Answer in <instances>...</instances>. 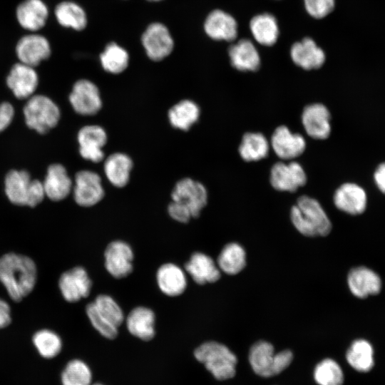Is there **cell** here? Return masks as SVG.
Listing matches in <instances>:
<instances>
[{
  "instance_id": "cell-46",
  "label": "cell",
  "mask_w": 385,
  "mask_h": 385,
  "mask_svg": "<svg viewBox=\"0 0 385 385\" xmlns=\"http://www.w3.org/2000/svg\"><path fill=\"white\" fill-rule=\"evenodd\" d=\"M374 180L378 189L385 194V163H382L376 168L374 173Z\"/></svg>"
},
{
  "instance_id": "cell-22",
  "label": "cell",
  "mask_w": 385,
  "mask_h": 385,
  "mask_svg": "<svg viewBox=\"0 0 385 385\" xmlns=\"http://www.w3.org/2000/svg\"><path fill=\"white\" fill-rule=\"evenodd\" d=\"M236 20L228 13L216 9L207 16L204 29L207 35L217 41H234L238 34Z\"/></svg>"
},
{
  "instance_id": "cell-16",
  "label": "cell",
  "mask_w": 385,
  "mask_h": 385,
  "mask_svg": "<svg viewBox=\"0 0 385 385\" xmlns=\"http://www.w3.org/2000/svg\"><path fill=\"white\" fill-rule=\"evenodd\" d=\"M105 267L113 277L120 279L133 270V252L130 246L120 240L111 242L104 253Z\"/></svg>"
},
{
  "instance_id": "cell-28",
  "label": "cell",
  "mask_w": 385,
  "mask_h": 385,
  "mask_svg": "<svg viewBox=\"0 0 385 385\" xmlns=\"http://www.w3.org/2000/svg\"><path fill=\"white\" fill-rule=\"evenodd\" d=\"M155 314L145 307L132 309L126 318L128 332L141 340L149 341L155 336Z\"/></svg>"
},
{
  "instance_id": "cell-4",
  "label": "cell",
  "mask_w": 385,
  "mask_h": 385,
  "mask_svg": "<svg viewBox=\"0 0 385 385\" xmlns=\"http://www.w3.org/2000/svg\"><path fill=\"white\" fill-rule=\"evenodd\" d=\"M5 192L14 205L36 207L45 196L43 183L26 170H10L5 178Z\"/></svg>"
},
{
  "instance_id": "cell-17",
  "label": "cell",
  "mask_w": 385,
  "mask_h": 385,
  "mask_svg": "<svg viewBox=\"0 0 385 385\" xmlns=\"http://www.w3.org/2000/svg\"><path fill=\"white\" fill-rule=\"evenodd\" d=\"M91 284L87 272L82 267H76L63 272L58 281L61 294L68 302H76L87 297L90 294Z\"/></svg>"
},
{
  "instance_id": "cell-38",
  "label": "cell",
  "mask_w": 385,
  "mask_h": 385,
  "mask_svg": "<svg viewBox=\"0 0 385 385\" xmlns=\"http://www.w3.org/2000/svg\"><path fill=\"white\" fill-rule=\"evenodd\" d=\"M33 343L39 354L46 359L56 356L62 349V341L60 337L48 329H42L36 332L33 337Z\"/></svg>"
},
{
  "instance_id": "cell-44",
  "label": "cell",
  "mask_w": 385,
  "mask_h": 385,
  "mask_svg": "<svg viewBox=\"0 0 385 385\" xmlns=\"http://www.w3.org/2000/svg\"><path fill=\"white\" fill-rule=\"evenodd\" d=\"M14 115V109L9 102L0 104V133L5 130L11 123Z\"/></svg>"
},
{
  "instance_id": "cell-43",
  "label": "cell",
  "mask_w": 385,
  "mask_h": 385,
  "mask_svg": "<svg viewBox=\"0 0 385 385\" xmlns=\"http://www.w3.org/2000/svg\"><path fill=\"white\" fill-rule=\"evenodd\" d=\"M169 215L175 221L186 223L192 217L190 211L183 204L173 201L168 207Z\"/></svg>"
},
{
  "instance_id": "cell-47",
  "label": "cell",
  "mask_w": 385,
  "mask_h": 385,
  "mask_svg": "<svg viewBox=\"0 0 385 385\" xmlns=\"http://www.w3.org/2000/svg\"><path fill=\"white\" fill-rule=\"evenodd\" d=\"M148 1H161V0H148Z\"/></svg>"
},
{
  "instance_id": "cell-40",
  "label": "cell",
  "mask_w": 385,
  "mask_h": 385,
  "mask_svg": "<svg viewBox=\"0 0 385 385\" xmlns=\"http://www.w3.org/2000/svg\"><path fill=\"white\" fill-rule=\"evenodd\" d=\"M98 313L110 324L118 328L124 321L123 310L109 295L100 294L93 302Z\"/></svg>"
},
{
  "instance_id": "cell-41",
  "label": "cell",
  "mask_w": 385,
  "mask_h": 385,
  "mask_svg": "<svg viewBox=\"0 0 385 385\" xmlns=\"http://www.w3.org/2000/svg\"><path fill=\"white\" fill-rule=\"evenodd\" d=\"M87 316L93 327L104 337L113 339L118 335V327L107 322L97 311L93 302L86 308Z\"/></svg>"
},
{
  "instance_id": "cell-31",
  "label": "cell",
  "mask_w": 385,
  "mask_h": 385,
  "mask_svg": "<svg viewBox=\"0 0 385 385\" xmlns=\"http://www.w3.org/2000/svg\"><path fill=\"white\" fill-rule=\"evenodd\" d=\"M270 148V143L262 133L247 132L242 138L238 152L242 160L252 162L266 158Z\"/></svg>"
},
{
  "instance_id": "cell-23",
  "label": "cell",
  "mask_w": 385,
  "mask_h": 385,
  "mask_svg": "<svg viewBox=\"0 0 385 385\" xmlns=\"http://www.w3.org/2000/svg\"><path fill=\"white\" fill-rule=\"evenodd\" d=\"M16 15L23 29L36 32L45 26L48 9L42 0H24L18 5Z\"/></svg>"
},
{
  "instance_id": "cell-48",
  "label": "cell",
  "mask_w": 385,
  "mask_h": 385,
  "mask_svg": "<svg viewBox=\"0 0 385 385\" xmlns=\"http://www.w3.org/2000/svg\"><path fill=\"white\" fill-rule=\"evenodd\" d=\"M93 385H103V384H94Z\"/></svg>"
},
{
  "instance_id": "cell-9",
  "label": "cell",
  "mask_w": 385,
  "mask_h": 385,
  "mask_svg": "<svg viewBox=\"0 0 385 385\" xmlns=\"http://www.w3.org/2000/svg\"><path fill=\"white\" fill-rule=\"evenodd\" d=\"M142 43L148 56L153 61H161L173 49V39L168 28L161 23L148 26L142 36Z\"/></svg>"
},
{
  "instance_id": "cell-20",
  "label": "cell",
  "mask_w": 385,
  "mask_h": 385,
  "mask_svg": "<svg viewBox=\"0 0 385 385\" xmlns=\"http://www.w3.org/2000/svg\"><path fill=\"white\" fill-rule=\"evenodd\" d=\"M6 83L17 98L23 99L30 97L35 91L38 78L34 67L20 62L11 68Z\"/></svg>"
},
{
  "instance_id": "cell-30",
  "label": "cell",
  "mask_w": 385,
  "mask_h": 385,
  "mask_svg": "<svg viewBox=\"0 0 385 385\" xmlns=\"http://www.w3.org/2000/svg\"><path fill=\"white\" fill-rule=\"evenodd\" d=\"M133 168L131 158L121 153H113L105 161L104 172L112 185L118 188L125 186Z\"/></svg>"
},
{
  "instance_id": "cell-39",
  "label": "cell",
  "mask_w": 385,
  "mask_h": 385,
  "mask_svg": "<svg viewBox=\"0 0 385 385\" xmlns=\"http://www.w3.org/2000/svg\"><path fill=\"white\" fill-rule=\"evenodd\" d=\"M314 377L319 385H342L344 374L339 364L332 359H324L315 367Z\"/></svg>"
},
{
  "instance_id": "cell-3",
  "label": "cell",
  "mask_w": 385,
  "mask_h": 385,
  "mask_svg": "<svg viewBox=\"0 0 385 385\" xmlns=\"http://www.w3.org/2000/svg\"><path fill=\"white\" fill-rule=\"evenodd\" d=\"M194 355L218 380H226L235 374L237 359L227 346L221 343L205 342L195 350Z\"/></svg>"
},
{
  "instance_id": "cell-27",
  "label": "cell",
  "mask_w": 385,
  "mask_h": 385,
  "mask_svg": "<svg viewBox=\"0 0 385 385\" xmlns=\"http://www.w3.org/2000/svg\"><path fill=\"white\" fill-rule=\"evenodd\" d=\"M156 281L160 291L169 297L180 295L187 287L185 273L173 263H166L158 268Z\"/></svg>"
},
{
  "instance_id": "cell-24",
  "label": "cell",
  "mask_w": 385,
  "mask_h": 385,
  "mask_svg": "<svg viewBox=\"0 0 385 385\" xmlns=\"http://www.w3.org/2000/svg\"><path fill=\"white\" fill-rule=\"evenodd\" d=\"M185 269L198 284L215 282L221 275V271L213 259L200 252L191 255L185 265Z\"/></svg>"
},
{
  "instance_id": "cell-32",
  "label": "cell",
  "mask_w": 385,
  "mask_h": 385,
  "mask_svg": "<svg viewBox=\"0 0 385 385\" xmlns=\"http://www.w3.org/2000/svg\"><path fill=\"white\" fill-rule=\"evenodd\" d=\"M220 270L229 275L240 273L246 266V252L237 242H230L224 246L217 259Z\"/></svg>"
},
{
  "instance_id": "cell-13",
  "label": "cell",
  "mask_w": 385,
  "mask_h": 385,
  "mask_svg": "<svg viewBox=\"0 0 385 385\" xmlns=\"http://www.w3.org/2000/svg\"><path fill=\"white\" fill-rule=\"evenodd\" d=\"M301 120L306 133L310 138L324 140L329 136L332 130L331 114L324 104L316 103L305 106Z\"/></svg>"
},
{
  "instance_id": "cell-29",
  "label": "cell",
  "mask_w": 385,
  "mask_h": 385,
  "mask_svg": "<svg viewBox=\"0 0 385 385\" xmlns=\"http://www.w3.org/2000/svg\"><path fill=\"white\" fill-rule=\"evenodd\" d=\"M250 29L255 41L266 46H273L279 35L276 18L268 13L255 16L250 22Z\"/></svg>"
},
{
  "instance_id": "cell-37",
  "label": "cell",
  "mask_w": 385,
  "mask_h": 385,
  "mask_svg": "<svg viewBox=\"0 0 385 385\" xmlns=\"http://www.w3.org/2000/svg\"><path fill=\"white\" fill-rule=\"evenodd\" d=\"M61 379L62 385H91L92 373L84 361L73 359L65 366Z\"/></svg>"
},
{
  "instance_id": "cell-15",
  "label": "cell",
  "mask_w": 385,
  "mask_h": 385,
  "mask_svg": "<svg viewBox=\"0 0 385 385\" xmlns=\"http://www.w3.org/2000/svg\"><path fill=\"white\" fill-rule=\"evenodd\" d=\"M347 285L351 293L359 299L379 294L382 287L380 276L366 266L351 269L347 274Z\"/></svg>"
},
{
  "instance_id": "cell-5",
  "label": "cell",
  "mask_w": 385,
  "mask_h": 385,
  "mask_svg": "<svg viewBox=\"0 0 385 385\" xmlns=\"http://www.w3.org/2000/svg\"><path fill=\"white\" fill-rule=\"evenodd\" d=\"M293 359L290 350L275 353L272 344L266 341L255 343L249 352V361L253 371L262 377L279 374L289 366Z\"/></svg>"
},
{
  "instance_id": "cell-35",
  "label": "cell",
  "mask_w": 385,
  "mask_h": 385,
  "mask_svg": "<svg viewBox=\"0 0 385 385\" xmlns=\"http://www.w3.org/2000/svg\"><path fill=\"white\" fill-rule=\"evenodd\" d=\"M54 14L56 20L62 26L81 31L87 24V17L84 10L78 4L72 1H62L56 5Z\"/></svg>"
},
{
  "instance_id": "cell-42",
  "label": "cell",
  "mask_w": 385,
  "mask_h": 385,
  "mask_svg": "<svg viewBox=\"0 0 385 385\" xmlns=\"http://www.w3.org/2000/svg\"><path fill=\"white\" fill-rule=\"evenodd\" d=\"M307 13L313 18L322 19L334 9L335 0H304Z\"/></svg>"
},
{
  "instance_id": "cell-14",
  "label": "cell",
  "mask_w": 385,
  "mask_h": 385,
  "mask_svg": "<svg viewBox=\"0 0 385 385\" xmlns=\"http://www.w3.org/2000/svg\"><path fill=\"white\" fill-rule=\"evenodd\" d=\"M16 53L21 63L35 67L50 56L51 49L45 36L32 32L19 39Z\"/></svg>"
},
{
  "instance_id": "cell-10",
  "label": "cell",
  "mask_w": 385,
  "mask_h": 385,
  "mask_svg": "<svg viewBox=\"0 0 385 385\" xmlns=\"http://www.w3.org/2000/svg\"><path fill=\"white\" fill-rule=\"evenodd\" d=\"M69 101L74 111L83 115H94L102 106L98 87L86 79L76 82L70 94Z\"/></svg>"
},
{
  "instance_id": "cell-1",
  "label": "cell",
  "mask_w": 385,
  "mask_h": 385,
  "mask_svg": "<svg viewBox=\"0 0 385 385\" xmlns=\"http://www.w3.org/2000/svg\"><path fill=\"white\" fill-rule=\"evenodd\" d=\"M36 277V264L29 257L7 253L0 257V282L14 301L20 302L33 290Z\"/></svg>"
},
{
  "instance_id": "cell-18",
  "label": "cell",
  "mask_w": 385,
  "mask_h": 385,
  "mask_svg": "<svg viewBox=\"0 0 385 385\" xmlns=\"http://www.w3.org/2000/svg\"><path fill=\"white\" fill-rule=\"evenodd\" d=\"M333 202L340 211L351 215H358L366 208L367 195L360 185L354 183H345L335 190Z\"/></svg>"
},
{
  "instance_id": "cell-25",
  "label": "cell",
  "mask_w": 385,
  "mask_h": 385,
  "mask_svg": "<svg viewBox=\"0 0 385 385\" xmlns=\"http://www.w3.org/2000/svg\"><path fill=\"white\" fill-rule=\"evenodd\" d=\"M230 63L240 71H256L260 68V56L254 43L249 39H240L228 50Z\"/></svg>"
},
{
  "instance_id": "cell-12",
  "label": "cell",
  "mask_w": 385,
  "mask_h": 385,
  "mask_svg": "<svg viewBox=\"0 0 385 385\" xmlns=\"http://www.w3.org/2000/svg\"><path fill=\"white\" fill-rule=\"evenodd\" d=\"M104 196L101 177L90 170L76 173L73 197L76 202L83 207H91L100 202Z\"/></svg>"
},
{
  "instance_id": "cell-21",
  "label": "cell",
  "mask_w": 385,
  "mask_h": 385,
  "mask_svg": "<svg viewBox=\"0 0 385 385\" xmlns=\"http://www.w3.org/2000/svg\"><path fill=\"white\" fill-rule=\"evenodd\" d=\"M290 56L294 64L307 71L319 68L326 60L324 51L309 37L294 43Z\"/></svg>"
},
{
  "instance_id": "cell-33",
  "label": "cell",
  "mask_w": 385,
  "mask_h": 385,
  "mask_svg": "<svg viewBox=\"0 0 385 385\" xmlns=\"http://www.w3.org/2000/svg\"><path fill=\"white\" fill-rule=\"evenodd\" d=\"M374 348L364 339L354 340L347 349L346 359L349 364L359 372L369 371L374 365Z\"/></svg>"
},
{
  "instance_id": "cell-11",
  "label": "cell",
  "mask_w": 385,
  "mask_h": 385,
  "mask_svg": "<svg viewBox=\"0 0 385 385\" xmlns=\"http://www.w3.org/2000/svg\"><path fill=\"white\" fill-rule=\"evenodd\" d=\"M270 143L276 155L283 160L294 159L306 149L304 138L292 133L286 125H279L274 130Z\"/></svg>"
},
{
  "instance_id": "cell-26",
  "label": "cell",
  "mask_w": 385,
  "mask_h": 385,
  "mask_svg": "<svg viewBox=\"0 0 385 385\" xmlns=\"http://www.w3.org/2000/svg\"><path fill=\"white\" fill-rule=\"evenodd\" d=\"M45 195L53 201L65 199L72 188V181L63 165L52 164L47 170V174L42 183Z\"/></svg>"
},
{
  "instance_id": "cell-19",
  "label": "cell",
  "mask_w": 385,
  "mask_h": 385,
  "mask_svg": "<svg viewBox=\"0 0 385 385\" xmlns=\"http://www.w3.org/2000/svg\"><path fill=\"white\" fill-rule=\"evenodd\" d=\"M81 155L93 163L101 162L104 158L103 147L107 142V135L103 128L92 125L83 127L78 133Z\"/></svg>"
},
{
  "instance_id": "cell-2",
  "label": "cell",
  "mask_w": 385,
  "mask_h": 385,
  "mask_svg": "<svg viewBox=\"0 0 385 385\" xmlns=\"http://www.w3.org/2000/svg\"><path fill=\"white\" fill-rule=\"evenodd\" d=\"M290 219L295 229L306 237H324L332 230V222L319 202L307 195L297 199L291 208Z\"/></svg>"
},
{
  "instance_id": "cell-6",
  "label": "cell",
  "mask_w": 385,
  "mask_h": 385,
  "mask_svg": "<svg viewBox=\"0 0 385 385\" xmlns=\"http://www.w3.org/2000/svg\"><path fill=\"white\" fill-rule=\"evenodd\" d=\"M28 127L43 134L55 127L60 119L58 107L47 96H31L24 108Z\"/></svg>"
},
{
  "instance_id": "cell-45",
  "label": "cell",
  "mask_w": 385,
  "mask_h": 385,
  "mask_svg": "<svg viewBox=\"0 0 385 385\" xmlns=\"http://www.w3.org/2000/svg\"><path fill=\"white\" fill-rule=\"evenodd\" d=\"M10 307L6 302L0 299V329L9 325L11 322Z\"/></svg>"
},
{
  "instance_id": "cell-34",
  "label": "cell",
  "mask_w": 385,
  "mask_h": 385,
  "mask_svg": "<svg viewBox=\"0 0 385 385\" xmlns=\"http://www.w3.org/2000/svg\"><path fill=\"white\" fill-rule=\"evenodd\" d=\"M200 113V108L195 102L183 100L169 110L168 118L173 127L188 130L197 121Z\"/></svg>"
},
{
  "instance_id": "cell-7",
  "label": "cell",
  "mask_w": 385,
  "mask_h": 385,
  "mask_svg": "<svg viewBox=\"0 0 385 385\" xmlns=\"http://www.w3.org/2000/svg\"><path fill=\"white\" fill-rule=\"evenodd\" d=\"M173 201L185 205L192 217H197L207 202V192L200 182L191 178L181 179L175 184L172 193Z\"/></svg>"
},
{
  "instance_id": "cell-8",
  "label": "cell",
  "mask_w": 385,
  "mask_h": 385,
  "mask_svg": "<svg viewBox=\"0 0 385 385\" xmlns=\"http://www.w3.org/2000/svg\"><path fill=\"white\" fill-rule=\"evenodd\" d=\"M270 182L278 191L293 192L306 184L307 175L296 161L277 162L270 170Z\"/></svg>"
},
{
  "instance_id": "cell-36",
  "label": "cell",
  "mask_w": 385,
  "mask_h": 385,
  "mask_svg": "<svg viewBox=\"0 0 385 385\" xmlns=\"http://www.w3.org/2000/svg\"><path fill=\"white\" fill-rule=\"evenodd\" d=\"M100 60L104 70L118 74L127 68L129 56L123 48L113 42L106 46L100 56Z\"/></svg>"
}]
</instances>
